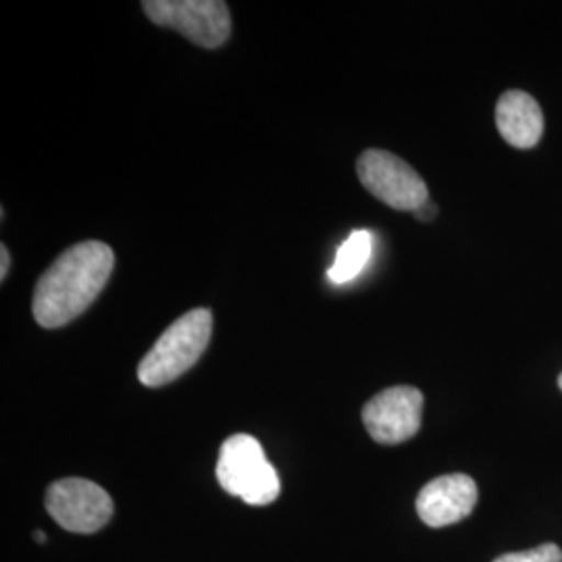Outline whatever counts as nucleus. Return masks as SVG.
Returning <instances> with one entry per match:
<instances>
[{
    "label": "nucleus",
    "instance_id": "f257e3e1",
    "mask_svg": "<svg viewBox=\"0 0 562 562\" xmlns=\"http://www.w3.org/2000/svg\"><path fill=\"white\" fill-rule=\"evenodd\" d=\"M115 267V252L109 244L86 240L67 248L42 273L34 290L32 311L42 327L57 329L101 296Z\"/></svg>",
    "mask_w": 562,
    "mask_h": 562
},
{
    "label": "nucleus",
    "instance_id": "f03ea898",
    "mask_svg": "<svg viewBox=\"0 0 562 562\" xmlns=\"http://www.w3.org/2000/svg\"><path fill=\"white\" fill-rule=\"evenodd\" d=\"M213 334V315L209 308H194L171 323L161 338L148 350L138 367V380L148 387L176 382L192 369L209 346Z\"/></svg>",
    "mask_w": 562,
    "mask_h": 562
},
{
    "label": "nucleus",
    "instance_id": "7ed1b4c3",
    "mask_svg": "<svg viewBox=\"0 0 562 562\" xmlns=\"http://www.w3.org/2000/svg\"><path fill=\"white\" fill-rule=\"evenodd\" d=\"M217 480L223 490L250 506H267L280 496V475L267 461L257 438L236 434L222 443Z\"/></svg>",
    "mask_w": 562,
    "mask_h": 562
},
{
    "label": "nucleus",
    "instance_id": "20e7f679",
    "mask_svg": "<svg viewBox=\"0 0 562 562\" xmlns=\"http://www.w3.org/2000/svg\"><path fill=\"white\" fill-rule=\"evenodd\" d=\"M142 9L159 27L176 30L202 48H220L232 34V15L222 0H146Z\"/></svg>",
    "mask_w": 562,
    "mask_h": 562
},
{
    "label": "nucleus",
    "instance_id": "39448f33",
    "mask_svg": "<svg viewBox=\"0 0 562 562\" xmlns=\"http://www.w3.org/2000/svg\"><path fill=\"white\" fill-rule=\"evenodd\" d=\"M357 173L371 196L396 211L415 213L429 201V190L422 176L387 150H364L357 161Z\"/></svg>",
    "mask_w": 562,
    "mask_h": 562
},
{
    "label": "nucleus",
    "instance_id": "423d86ee",
    "mask_svg": "<svg viewBox=\"0 0 562 562\" xmlns=\"http://www.w3.org/2000/svg\"><path fill=\"white\" fill-rule=\"evenodd\" d=\"M46 510L71 533H94L113 517V501L99 483L67 477L46 490Z\"/></svg>",
    "mask_w": 562,
    "mask_h": 562
},
{
    "label": "nucleus",
    "instance_id": "0eeeda50",
    "mask_svg": "<svg viewBox=\"0 0 562 562\" xmlns=\"http://www.w3.org/2000/svg\"><path fill=\"white\" fill-rule=\"evenodd\" d=\"M423 419V394L411 385L387 387L362 408V423L375 442L392 446L411 440Z\"/></svg>",
    "mask_w": 562,
    "mask_h": 562
},
{
    "label": "nucleus",
    "instance_id": "6e6552de",
    "mask_svg": "<svg viewBox=\"0 0 562 562\" xmlns=\"http://www.w3.org/2000/svg\"><path fill=\"white\" fill-rule=\"evenodd\" d=\"M477 483L464 473H452L427 483L417 496V513L427 527L440 529L467 519L477 506Z\"/></svg>",
    "mask_w": 562,
    "mask_h": 562
},
{
    "label": "nucleus",
    "instance_id": "1a4fd4ad",
    "mask_svg": "<svg viewBox=\"0 0 562 562\" xmlns=\"http://www.w3.org/2000/svg\"><path fill=\"white\" fill-rule=\"evenodd\" d=\"M496 125L506 144L533 148L543 136V113L538 101L522 92L508 90L496 104Z\"/></svg>",
    "mask_w": 562,
    "mask_h": 562
},
{
    "label": "nucleus",
    "instance_id": "9d476101",
    "mask_svg": "<svg viewBox=\"0 0 562 562\" xmlns=\"http://www.w3.org/2000/svg\"><path fill=\"white\" fill-rule=\"evenodd\" d=\"M371 250H373L371 232L367 229L352 232L350 238L338 248L336 261L327 271L329 280L334 283H348L355 280L371 259Z\"/></svg>",
    "mask_w": 562,
    "mask_h": 562
},
{
    "label": "nucleus",
    "instance_id": "9b49d317",
    "mask_svg": "<svg viewBox=\"0 0 562 562\" xmlns=\"http://www.w3.org/2000/svg\"><path fill=\"white\" fill-rule=\"evenodd\" d=\"M494 562H562V550L557 543H542L525 552H508Z\"/></svg>",
    "mask_w": 562,
    "mask_h": 562
},
{
    "label": "nucleus",
    "instance_id": "f8f14e48",
    "mask_svg": "<svg viewBox=\"0 0 562 562\" xmlns=\"http://www.w3.org/2000/svg\"><path fill=\"white\" fill-rule=\"evenodd\" d=\"M415 215H417V220H422V222H431V220H436V215H438V206H436L434 202L427 201L423 204L422 209L415 211Z\"/></svg>",
    "mask_w": 562,
    "mask_h": 562
},
{
    "label": "nucleus",
    "instance_id": "ddd939ff",
    "mask_svg": "<svg viewBox=\"0 0 562 562\" xmlns=\"http://www.w3.org/2000/svg\"><path fill=\"white\" fill-rule=\"evenodd\" d=\"M0 259H2V269H0V280H7L9 276V267H11V255L7 250V246H0Z\"/></svg>",
    "mask_w": 562,
    "mask_h": 562
},
{
    "label": "nucleus",
    "instance_id": "4468645a",
    "mask_svg": "<svg viewBox=\"0 0 562 562\" xmlns=\"http://www.w3.org/2000/svg\"><path fill=\"white\" fill-rule=\"evenodd\" d=\"M34 540L38 543L46 542V533L44 531H34Z\"/></svg>",
    "mask_w": 562,
    "mask_h": 562
},
{
    "label": "nucleus",
    "instance_id": "2eb2a0df",
    "mask_svg": "<svg viewBox=\"0 0 562 562\" xmlns=\"http://www.w3.org/2000/svg\"><path fill=\"white\" fill-rule=\"evenodd\" d=\"M559 387H561V392H562V373H561V375H559Z\"/></svg>",
    "mask_w": 562,
    "mask_h": 562
}]
</instances>
